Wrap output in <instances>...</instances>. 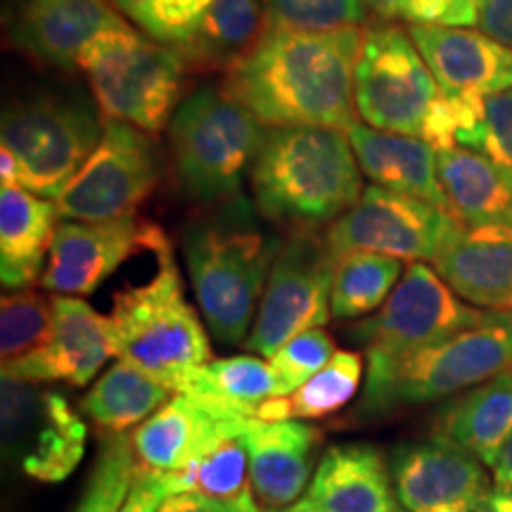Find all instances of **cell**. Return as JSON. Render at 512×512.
I'll return each instance as SVG.
<instances>
[{
  "label": "cell",
  "instance_id": "8d00e7d4",
  "mask_svg": "<svg viewBox=\"0 0 512 512\" xmlns=\"http://www.w3.org/2000/svg\"><path fill=\"white\" fill-rule=\"evenodd\" d=\"M147 36L166 46L183 43L214 0H112Z\"/></svg>",
  "mask_w": 512,
  "mask_h": 512
},
{
  "label": "cell",
  "instance_id": "7402d4cb",
  "mask_svg": "<svg viewBox=\"0 0 512 512\" xmlns=\"http://www.w3.org/2000/svg\"><path fill=\"white\" fill-rule=\"evenodd\" d=\"M249 475L264 510L297 503L311 482L320 432L299 420H252L242 432Z\"/></svg>",
  "mask_w": 512,
  "mask_h": 512
},
{
  "label": "cell",
  "instance_id": "f1b7e54d",
  "mask_svg": "<svg viewBox=\"0 0 512 512\" xmlns=\"http://www.w3.org/2000/svg\"><path fill=\"white\" fill-rule=\"evenodd\" d=\"M446 209L458 223L512 214V178L482 152L446 150L437 157Z\"/></svg>",
  "mask_w": 512,
  "mask_h": 512
},
{
  "label": "cell",
  "instance_id": "ac0fdd59",
  "mask_svg": "<svg viewBox=\"0 0 512 512\" xmlns=\"http://www.w3.org/2000/svg\"><path fill=\"white\" fill-rule=\"evenodd\" d=\"M432 264L465 302L489 311H512V214L456 221Z\"/></svg>",
  "mask_w": 512,
  "mask_h": 512
},
{
  "label": "cell",
  "instance_id": "d6a6232c",
  "mask_svg": "<svg viewBox=\"0 0 512 512\" xmlns=\"http://www.w3.org/2000/svg\"><path fill=\"white\" fill-rule=\"evenodd\" d=\"M363 382V356L358 351H335L297 392L285 396L287 420H320L337 413L354 399Z\"/></svg>",
  "mask_w": 512,
  "mask_h": 512
},
{
  "label": "cell",
  "instance_id": "ab89813d",
  "mask_svg": "<svg viewBox=\"0 0 512 512\" xmlns=\"http://www.w3.org/2000/svg\"><path fill=\"white\" fill-rule=\"evenodd\" d=\"M176 494H183L176 472H155L138 467L131 489L117 512H159V508Z\"/></svg>",
  "mask_w": 512,
  "mask_h": 512
},
{
  "label": "cell",
  "instance_id": "60d3db41",
  "mask_svg": "<svg viewBox=\"0 0 512 512\" xmlns=\"http://www.w3.org/2000/svg\"><path fill=\"white\" fill-rule=\"evenodd\" d=\"M477 27L486 36L512 48V0H489L479 12Z\"/></svg>",
  "mask_w": 512,
  "mask_h": 512
},
{
  "label": "cell",
  "instance_id": "d4e9b609",
  "mask_svg": "<svg viewBox=\"0 0 512 512\" xmlns=\"http://www.w3.org/2000/svg\"><path fill=\"white\" fill-rule=\"evenodd\" d=\"M358 166L373 185L406 192L446 209V197L439 183V152L420 136L380 131L356 124L349 133ZM448 211V209H446Z\"/></svg>",
  "mask_w": 512,
  "mask_h": 512
},
{
  "label": "cell",
  "instance_id": "c3c4849f",
  "mask_svg": "<svg viewBox=\"0 0 512 512\" xmlns=\"http://www.w3.org/2000/svg\"><path fill=\"white\" fill-rule=\"evenodd\" d=\"M266 512H325V510L320 508V505L313 503L309 496H306V498H299L297 503L287 505V508H280V510H266Z\"/></svg>",
  "mask_w": 512,
  "mask_h": 512
},
{
  "label": "cell",
  "instance_id": "44dd1931",
  "mask_svg": "<svg viewBox=\"0 0 512 512\" xmlns=\"http://www.w3.org/2000/svg\"><path fill=\"white\" fill-rule=\"evenodd\" d=\"M121 22L112 0H19L12 41L36 60L74 69L83 50Z\"/></svg>",
  "mask_w": 512,
  "mask_h": 512
},
{
  "label": "cell",
  "instance_id": "4fadbf2b",
  "mask_svg": "<svg viewBox=\"0 0 512 512\" xmlns=\"http://www.w3.org/2000/svg\"><path fill=\"white\" fill-rule=\"evenodd\" d=\"M157 178V152L143 128L107 119L93 155L55 200L60 219L110 221L133 214Z\"/></svg>",
  "mask_w": 512,
  "mask_h": 512
},
{
  "label": "cell",
  "instance_id": "3957f363",
  "mask_svg": "<svg viewBox=\"0 0 512 512\" xmlns=\"http://www.w3.org/2000/svg\"><path fill=\"white\" fill-rule=\"evenodd\" d=\"M249 178L268 221L313 230L342 219L366 190L349 133L328 126L266 131Z\"/></svg>",
  "mask_w": 512,
  "mask_h": 512
},
{
  "label": "cell",
  "instance_id": "7dc6e473",
  "mask_svg": "<svg viewBox=\"0 0 512 512\" xmlns=\"http://www.w3.org/2000/svg\"><path fill=\"white\" fill-rule=\"evenodd\" d=\"M489 3V0H460V8L465 12V19L467 24H477L479 22V12H482L484 5Z\"/></svg>",
  "mask_w": 512,
  "mask_h": 512
},
{
  "label": "cell",
  "instance_id": "30bf717a",
  "mask_svg": "<svg viewBox=\"0 0 512 512\" xmlns=\"http://www.w3.org/2000/svg\"><path fill=\"white\" fill-rule=\"evenodd\" d=\"M441 88L406 29L389 22L363 29L354 72L358 119L380 131L420 136Z\"/></svg>",
  "mask_w": 512,
  "mask_h": 512
},
{
  "label": "cell",
  "instance_id": "ba28073f",
  "mask_svg": "<svg viewBox=\"0 0 512 512\" xmlns=\"http://www.w3.org/2000/svg\"><path fill=\"white\" fill-rule=\"evenodd\" d=\"M98 112L79 95L43 93L12 100L0 121V147L19 164V188L57 200L100 143Z\"/></svg>",
  "mask_w": 512,
  "mask_h": 512
},
{
  "label": "cell",
  "instance_id": "f35d334b",
  "mask_svg": "<svg viewBox=\"0 0 512 512\" xmlns=\"http://www.w3.org/2000/svg\"><path fill=\"white\" fill-rule=\"evenodd\" d=\"M482 155L512 178V88L484 100Z\"/></svg>",
  "mask_w": 512,
  "mask_h": 512
},
{
  "label": "cell",
  "instance_id": "7c38bea8",
  "mask_svg": "<svg viewBox=\"0 0 512 512\" xmlns=\"http://www.w3.org/2000/svg\"><path fill=\"white\" fill-rule=\"evenodd\" d=\"M0 427L5 460L36 482H64L86 453V422L60 392L38 382L3 375Z\"/></svg>",
  "mask_w": 512,
  "mask_h": 512
},
{
  "label": "cell",
  "instance_id": "ffe728a7",
  "mask_svg": "<svg viewBox=\"0 0 512 512\" xmlns=\"http://www.w3.org/2000/svg\"><path fill=\"white\" fill-rule=\"evenodd\" d=\"M408 34L444 93L489 98L512 88V48L484 31L413 24Z\"/></svg>",
  "mask_w": 512,
  "mask_h": 512
},
{
  "label": "cell",
  "instance_id": "1f68e13d",
  "mask_svg": "<svg viewBox=\"0 0 512 512\" xmlns=\"http://www.w3.org/2000/svg\"><path fill=\"white\" fill-rule=\"evenodd\" d=\"M181 491H192L211 501L226 505L230 512H261L256 501L252 475H249V453L240 437L226 439L211 448L207 456L178 470Z\"/></svg>",
  "mask_w": 512,
  "mask_h": 512
},
{
  "label": "cell",
  "instance_id": "b9f144b4",
  "mask_svg": "<svg viewBox=\"0 0 512 512\" xmlns=\"http://www.w3.org/2000/svg\"><path fill=\"white\" fill-rule=\"evenodd\" d=\"M159 512H230L226 505L211 501V498H204L200 494H192V491H185V494H176L166 501Z\"/></svg>",
  "mask_w": 512,
  "mask_h": 512
},
{
  "label": "cell",
  "instance_id": "f6af8a7d",
  "mask_svg": "<svg viewBox=\"0 0 512 512\" xmlns=\"http://www.w3.org/2000/svg\"><path fill=\"white\" fill-rule=\"evenodd\" d=\"M0 181L3 185H15L19 188V164L15 155L5 147H0Z\"/></svg>",
  "mask_w": 512,
  "mask_h": 512
},
{
  "label": "cell",
  "instance_id": "ee69618b",
  "mask_svg": "<svg viewBox=\"0 0 512 512\" xmlns=\"http://www.w3.org/2000/svg\"><path fill=\"white\" fill-rule=\"evenodd\" d=\"M475 512H512V489L494 486V491L484 498Z\"/></svg>",
  "mask_w": 512,
  "mask_h": 512
},
{
  "label": "cell",
  "instance_id": "83f0119b",
  "mask_svg": "<svg viewBox=\"0 0 512 512\" xmlns=\"http://www.w3.org/2000/svg\"><path fill=\"white\" fill-rule=\"evenodd\" d=\"M174 394L159 377L119 358L88 389L81 411L100 432L126 434L152 418Z\"/></svg>",
  "mask_w": 512,
  "mask_h": 512
},
{
  "label": "cell",
  "instance_id": "681fc988",
  "mask_svg": "<svg viewBox=\"0 0 512 512\" xmlns=\"http://www.w3.org/2000/svg\"><path fill=\"white\" fill-rule=\"evenodd\" d=\"M399 512H403V510H399ZM406 512H408V510H406Z\"/></svg>",
  "mask_w": 512,
  "mask_h": 512
},
{
  "label": "cell",
  "instance_id": "9a60e30c",
  "mask_svg": "<svg viewBox=\"0 0 512 512\" xmlns=\"http://www.w3.org/2000/svg\"><path fill=\"white\" fill-rule=\"evenodd\" d=\"M389 472L408 512H475L494 491L482 460L434 434L394 448Z\"/></svg>",
  "mask_w": 512,
  "mask_h": 512
},
{
  "label": "cell",
  "instance_id": "52a82bcc",
  "mask_svg": "<svg viewBox=\"0 0 512 512\" xmlns=\"http://www.w3.org/2000/svg\"><path fill=\"white\" fill-rule=\"evenodd\" d=\"M79 67L107 119L157 133L178 110L185 62L174 48L121 22L83 50Z\"/></svg>",
  "mask_w": 512,
  "mask_h": 512
},
{
  "label": "cell",
  "instance_id": "d590c367",
  "mask_svg": "<svg viewBox=\"0 0 512 512\" xmlns=\"http://www.w3.org/2000/svg\"><path fill=\"white\" fill-rule=\"evenodd\" d=\"M264 10L268 29L287 31H335L368 19L363 0H264Z\"/></svg>",
  "mask_w": 512,
  "mask_h": 512
},
{
  "label": "cell",
  "instance_id": "4316f807",
  "mask_svg": "<svg viewBox=\"0 0 512 512\" xmlns=\"http://www.w3.org/2000/svg\"><path fill=\"white\" fill-rule=\"evenodd\" d=\"M266 31L264 0H214L178 46L185 67L230 69L256 46Z\"/></svg>",
  "mask_w": 512,
  "mask_h": 512
},
{
  "label": "cell",
  "instance_id": "7bdbcfd3",
  "mask_svg": "<svg viewBox=\"0 0 512 512\" xmlns=\"http://www.w3.org/2000/svg\"><path fill=\"white\" fill-rule=\"evenodd\" d=\"M491 475H494V486L498 489H512V434L498 451L494 465H491Z\"/></svg>",
  "mask_w": 512,
  "mask_h": 512
},
{
  "label": "cell",
  "instance_id": "cb8c5ba5",
  "mask_svg": "<svg viewBox=\"0 0 512 512\" xmlns=\"http://www.w3.org/2000/svg\"><path fill=\"white\" fill-rule=\"evenodd\" d=\"M60 221L55 200L15 185L0 188V278L8 290H27L43 278Z\"/></svg>",
  "mask_w": 512,
  "mask_h": 512
},
{
  "label": "cell",
  "instance_id": "d6986e66",
  "mask_svg": "<svg viewBox=\"0 0 512 512\" xmlns=\"http://www.w3.org/2000/svg\"><path fill=\"white\" fill-rule=\"evenodd\" d=\"M252 420L240 418L192 394L178 392L131 434L143 470L178 472L226 439L240 437Z\"/></svg>",
  "mask_w": 512,
  "mask_h": 512
},
{
  "label": "cell",
  "instance_id": "5b68a950",
  "mask_svg": "<svg viewBox=\"0 0 512 512\" xmlns=\"http://www.w3.org/2000/svg\"><path fill=\"white\" fill-rule=\"evenodd\" d=\"M512 368V311L384 366H368L361 396L366 418L470 392Z\"/></svg>",
  "mask_w": 512,
  "mask_h": 512
},
{
  "label": "cell",
  "instance_id": "836d02e7",
  "mask_svg": "<svg viewBox=\"0 0 512 512\" xmlns=\"http://www.w3.org/2000/svg\"><path fill=\"white\" fill-rule=\"evenodd\" d=\"M53 328V299L34 290H12L0 302V358L17 361L46 344Z\"/></svg>",
  "mask_w": 512,
  "mask_h": 512
},
{
  "label": "cell",
  "instance_id": "277c9868",
  "mask_svg": "<svg viewBox=\"0 0 512 512\" xmlns=\"http://www.w3.org/2000/svg\"><path fill=\"white\" fill-rule=\"evenodd\" d=\"M112 325L117 358L147 370L176 392L190 370L211 361V344L204 323L185 299L171 245L155 247V271L143 283L114 294Z\"/></svg>",
  "mask_w": 512,
  "mask_h": 512
},
{
  "label": "cell",
  "instance_id": "8992f818",
  "mask_svg": "<svg viewBox=\"0 0 512 512\" xmlns=\"http://www.w3.org/2000/svg\"><path fill=\"white\" fill-rule=\"evenodd\" d=\"M264 124L226 91H197L171 119V150L183 190L200 202L242 195L264 145Z\"/></svg>",
  "mask_w": 512,
  "mask_h": 512
},
{
  "label": "cell",
  "instance_id": "6da1fadb",
  "mask_svg": "<svg viewBox=\"0 0 512 512\" xmlns=\"http://www.w3.org/2000/svg\"><path fill=\"white\" fill-rule=\"evenodd\" d=\"M363 29H268L230 69L226 91L264 126H328L351 133L358 124L354 72Z\"/></svg>",
  "mask_w": 512,
  "mask_h": 512
},
{
  "label": "cell",
  "instance_id": "e575fe53",
  "mask_svg": "<svg viewBox=\"0 0 512 512\" xmlns=\"http://www.w3.org/2000/svg\"><path fill=\"white\" fill-rule=\"evenodd\" d=\"M136 470L131 434H107L91 470V479L72 512H117L131 489Z\"/></svg>",
  "mask_w": 512,
  "mask_h": 512
},
{
  "label": "cell",
  "instance_id": "7a4b0ae2",
  "mask_svg": "<svg viewBox=\"0 0 512 512\" xmlns=\"http://www.w3.org/2000/svg\"><path fill=\"white\" fill-rule=\"evenodd\" d=\"M254 200L216 202L181 230L192 292L209 335L235 347L247 342L283 242Z\"/></svg>",
  "mask_w": 512,
  "mask_h": 512
},
{
  "label": "cell",
  "instance_id": "74e56055",
  "mask_svg": "<svg viewBox=\"0 0 512 512\" xmlns=\"http://www.w3.org/2000/svg\"><path fill=\"white\" fill-rule=\"evenodd\" d=\"M335 339L323 328L306 330L302 335L292 337L275 354L268 358L271 363L278 396H290L297 392L304 382H309L325 363L335 356Z\"/></svg>",
  "mask_w": 512,
  "mask_h": 512
},
{
  "label": "cell",
  "instance_id": "bcb514c9",
  "mask_svg": "<svg viewBox=\"0 0 512 512\" xmlns=\"http://www.w3.org/2000/svg\"><path fill=\"white\" fill-rule=\"evenodd\" d=\"M368 5L370 12H375L382 22H389V19L401 17L403 0H363Z\"/></svg>",
  "mask_w": 512,
  "mask_h": 512
},
{
  "label": "cell",
  "instance_id": "e0dca14e",
  "mask_svg": "<svg viewBox=\"0 0 512 512\" xmlns=\"http://www.w3.org/2000/svg\"><path fill=\"white\" fill-rule=\"evenodd\" d=\"M117 356L110 318L95 311L86 299L55 294L53 328L43 347L17 361L3 363V375L29 382H67L86 387L105 363Z\"/></svg>",
  "mask_w": 512,
  "mask_h": 512
},
{
  "label": "cell",
  "instance_id": "2e32d148",
  "mask_svg": "<svg viewBox=\"0 0 512 512\" xmlns=\"http://www.w3.org/2000/svg\"><path fill=\"white\" fill-rule=\"evenodd\" d=\"M150 230L152 223L136 214L110 221H60L41 285L67 297L93 294L145 247Z\"/></svg>",
  "mask_w": 512,
  "mask_h": 512
},
{
  "label": "cell",
  "instance_id": "f546056e",
  "mask_svg": "<svg viewBox=\"0 0 512 512\" xmlns=\"http://www.w3.org/2000/svg\"><path fill=\"white\" fill-rule=\"evenodd\" d=\"M192 394L233 415L259 420L261 408L271 399H280L271 363L259 354L230 356L190 370L178 382L176 394Z\"/></svg>",
  "mask_w": 512,
  "mask_h": 512
},
{
  "label": "cell",
  "instance_id": "484cf974",
  "mask_svg": "<svg viewBox=\"0 0 512 512\" xmlns=\"http://www.w3.org/2000/svg\"><path fill=\"white\" fill-rule=\"evenodd\" d=\"M512 434V368L453 396L434 420V437L465 448L489 467Z\"/></svg>",
  "mask_w": 512,
  "mask_h": 512
},
{
  "label": "cell",
  "instance_id": "9c48e42d",
  "mask_svg": "<svg viewBox=\"0 0 512 512\" xmlns=\"http://www.w3.org/2000/svg\"><path fill=\"white\" fill-rule=\"evenodd\" d=\"M491 313L465 304L432 266L413 261L387 302L356 323L349 337L366 351L368 366H384L444 342Z\"/></svg>",
  "mask_w": 512,
  "mask_h": 512
},
{
  "label": "cell",
  "instance_id": "8fae6325",
  "mask_svg": "<svg viewBox=\"0 0 512 512\" xmlns=\"http://www.w3.org/2000/svg\"><path fill=\"white\" fill-rule=\"evenodd\" d=\"M335 264L337 256L325 235L313 228H294L273 264L247 349L271 358L292 337L323 328L332 316Z\"/></svg>",
  "mask_w": 512,
  "mask_h": 512
},
{
  "label": "cell",
  "instance_id": "5bb4252c",
  "mask_svg": "<svg viewBox=\"0 0 512 512\" xmlns=\"http://www.w3.org/2000/svg\"><path fill=\"white\" fill-rule=\"evenodd\" d=\"M444 207L406 192L370 185L342 219L332 223L325 238L335 256L375 252L399 261H434L453 228Z\"/></svg>",
  "mask_w": 512,
  "mask_h": 512
},
{
  "label": "cell",
  "instance_id": "4dcf8cb0",
  "mask_svg": "<svg viewBox=\"0 0 512 512\" xmlns=\"http://www.w3.org/2000/svg\"><path fill=\"white\" fill-rule=\"evenodd\" d=\"M403 261L375 252H347L337 256L332 275V318L354 320L375 313L399 285Z\"/></svg>",
  "mask_w": 512,
  "mask_h": 512
},
{
  "label": "cell",
  "instance_id": "603a6c76",
  "mask_svg": "<svg viewBox=\"0 0 512 512\" xmlns=\"http://www.w3.org/2000/svg\"><path fill=\"white\" fill-rule=\"evenodd\" d=\"M309 498L325 512H399L392 472L375 446L339 444L313 472Z\"/></svg>",
  "mask_w": 512,
  "mask_h": 512
}]
</instances>
